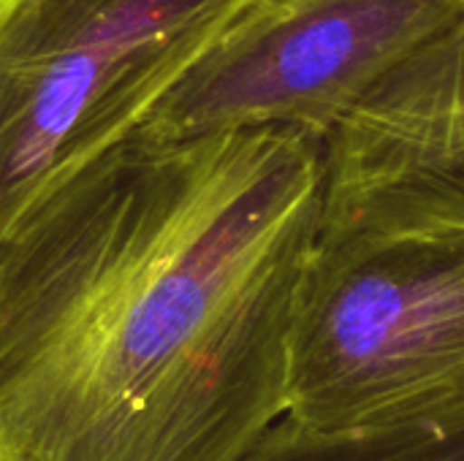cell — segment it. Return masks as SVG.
<instances>
[{
  "mask_svg": "<svg viewBox=\"0 0 464 461\" xmlns=\"http://www.w3.org/2000/svg\"><path fill=\"white\" fill-rule=\"evenodd\" d=\"M464 19V0H256L152 106L139 133L296 128L326 139Z\"/></svg>",
  "mask_w": 464,
  "mask_h": 461,
  "instance_id": "4",
  "label": "cell"
},
{
  "mask_svg": "<svg viewBox=\"0 0 464 461\" xmlns=\"http://www.w3.org/2000/svg\"><path fill=\"white\" fill-rule=\"evenodd\" d=\"M464 397V231L318 220L285 364V418L364 432Z\"/></svg>",
  "mask_w": 464,
  "mask_h": 461,
  "instance_id": "2",
  "label": "cell"
},
{
  "mask_svg": "<svg viewBox=\"0 0 464 461\" xmlns=\"http://www.w3.org/2000/svg\"><path fill=\"white\" fill-rule=\"evenodd\" d=\"M256 0H0V236L139 130Z\"/></svg>",
  "mask_w": 464,
  "mask_h": 461,
  "instance_id": "3",
  "label": "cell"
},
{
  "mask_svg": "<svg viewBox=\"0 0 464 461\" xmlns=\"http://www.w3.org/2000/svg\"><path fill=\"white\" fill-rule=\"evenodd\" d=\"M321 220L464 231V19L324 139Z\"/></svg>",
  "mask_w": 464,
  "mask_h": 461,
  "instance_id": "5",
  "label": "cell"
},
{
  "mask_svg": "<svg viewBox=\"0 0 464 461\" xmlns=\"http://www.w3.org/2000/svg\"><path fill=\"white\" fill-rule=\"evenodd\" d=\"M324 139L130 133L0 236V461H231L285 416Z\"/></svg>",
  "mask_w": 464,
  "mask_h": 461,
  "instance_id": "1",
  "label": "cell"
}]
</instances>
